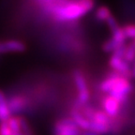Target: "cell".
Returning <instances> with one entry per match:
<instances>
[{
	"label": "cell",
	"mask_w": 135,
	"mask_h": 135,
	"mask_svg": "<svg viewBox=\"0 0 135 135\" xmlns=\"http://www.w3.org/2000/svg\"><path fill=\"white\" fill-rule=\"evenodd\" d=\"M112 16V12L110 11V8L106 6H99V8H97L95 12V19L98 22L100 23H105L109 17Z\"/></svg>",
	"instance_id": "cell-7"
},
{
	"label": "cell",
	"mask_w": 135,
	"mask_h": 135,
	"mask_svg": "<svg viewBox=\"0 0 135 135\" xmlns=\"http://www.w3.org/2000/svg\"><path fill=\"white\" fill-rule=\"evenodd\" d=\"M20 122V127H21V133L23 135H35L29 122L25 117L22 115H18Z\"/></svg>",
	"instance_id": "cell-10"
},
{
	"label": "cell",
	"mask_w": 135,
	"mask_h": 135,
	"mask_svg": "<svg viewBox=\"0 0 135 135\" xmlns=\"http://www.w3.org/2000/svg\"><path fill=\"white\" fill-rule=\"evenodd\" d=\"M54 135H58V134H54Z\"/></svg>",
	"instance_id": "cell-23"
},
{
	"label": "cell",
	"mask_w": 135,
	"mask_h": 135,
	"mask_svg": "<svg viewBox=\"0 0 135 135\" xmlns=\"http://www.w3.org/2000/svg\"><path fill=\"white\" fill-rule=\"evenodd\" d=\"M80 131L70 116H64L54 123L53 135H80Z\"/></svg>",
	"instance_id": "cell-2"
},
{
	"label": "cell",
	"mask_w": 135,
	"mask_h": 135,
	"mask_svg": "<svg viewBox=\"0 0 135 135\" xmlns=\"http://www.w3.org/2000/svg\"><path fill=\"white\" fill-rule=\"evenodd\" d=\"M105 23H106V25H107L108 28L110 29V31H111V33H113V32H114L115 30L119 29V28L121 27L120 25H119V23H117V21H116V19L113 15L111 17H109V19H108Z\"/></svg>",
	"instance_id": "cell-14"
},
{
	"label": "cell",
	"mask_w": 135,
	"mask_h": 135,
	"mask_svg": "<svg viewBox=\"0 0 135 135\" xmlns=\"http://www.w3.org/2000/svg\"><path fill=\"white\" fill-rule=\"evenodd\" d=\"M123 59L127 63L132 64L135 61V46L132 42L126 44L124 50V54H123Z\"/></svg>",
	"instance_id": "cell-9"
},
{
	"label": "cell",
	"mask_w": 135,
	"mask_h": 135,
	"mask_svg": "<svg viewBox=\"0 0 135 135\" xmlns=\"http://www.w3.org/2000/svg\"><path fill=\"white\" fill-rule=\"evenodd\" d=\"M100 109L109 116L111 119L117 117L122 113L123 107L120 102L110 95H102L99 99Z\"/></svg>",
	"instance_id": "cell-3"
},
{
	"label": "cell",
	"mask_w": 135,
	"mask_h": 135,
	"mask_svg": "<svg viewBox=\"0 0 135 135\" xmlns=\"http://www.w3.org/2000/svg\"><path fill=\"white\" fill-rule=\"evenodd\" d=\"M8 127L9 129H11V131L13 132V134H18V133H21V127H20V122H19V118L18 115L16 116H11L8 121Z\"/></svg>",
	"instance_id": "cell-11"
},
{
	"label": "cell",
	"mask_w": 135,
	"mask_h": 135,
	"mask_svg": "<svg viewBox=\"0 0 135 135\" xmlns=\"http://www.w3.org/2000/svg\"><path fill=\"white\" fill-rule=\"evenodd\" d=\"M0 135H14L11 129H9L7 121L0 123Z\"/></svg>",
	"instance_id": "cell-16"
},
{
	"label": "cell",
	"mask_w": 135,
	"mask_h": 135,
	"mask_svg": "<svg viewBox=\"0 0 135 135\" xmlns=\"http://www.w3.org/2000/svg\"><path fill=\"white\" fill-rule=\"evenodd\" d=\"M124 45L125 44H120V43H118L117 41H115V40H113V38H111L108 40H106L105 42H103V44H102L101 48H102V51H103V52L112 55V54H114V52L119 50V49H120L122 46H124Z\"/></svg>",
	"instance_id": "cell-8"
},
{
	"label": "cell",
	"mask_w": 135,
	"mask_h": 135,
	"mask_svg": "<svg viewBox=\"0 0 135 135\" xmlns=\"http://www.w3.org/2000/svg\"><path fill=\"white\" fill-rule=\"evenodd\" d=\"M70 116L72 120L75 122L80 129H90V121H88L86 118L84 117L80 111L75 109H70Z\"/></svg>",
	"instance_id": "cell-6"
},
{
	"label": "cell",
	"mask_w": 135,
	"mask_h": 135,
	"mask_svg": "<svg viewBox=\"0 0 135 135\" xmlns=\"http://www.w3.org/2000/svg\"><path fill=\"white\" fill-rule=\"evenodd\" d=\"M109 67L112 69L113 71L117 72L121 76L131 80L132 78L131 76V65L127 63L124 59L117 55L112 54L109 58Z\"/></svg>",
	"instance_id": "cell-4"
},
{
	"label": "cell",
	"mask_w": 135,
	"mask_h": 135,
	"mask_svg": "<svg viewBox=\"0 0 135 135\" xmlns=\"http://www.w3.org/2000/svg\"><path fill=\"white\" fill-rule=\"evenodd\" d=\"M26 50V44L19 40H8L0 42V54L23 53Z\"/></svg>",
	"instance_id": "cell-5"
},
{
	"label": "cell",
	"mask_w": 135,
	"mask_h": 135,
	"mask_svg": "<svg viewBox=\"0 0 135 135\" xmlns=\"http://www.w3.org/2000/svg\"><path fill=\"white\" fill-rule=\"evenodd\" d=\"M131 76L132 78H135V61L131 64Z\"/></svg>",
	"instance_id": "cell-19"
},
{
	"label": "cell",
	"mask_w": 135,
	"mask_h": 135,
	"mask_svg": "<svg viewBox=\"0 0 135 135\" xmlns=\"http://www.w3.org/2000/svg\"><path fill=\"white\" fill-rule=\"evenodd\" d=\"M8 103V99H7V95L0 89V105L2 104H7Z\"/></svg>",
	"instance_id": "cell-17"
},
{
	"label": "cell",
	"mask_w": 135,
	"mask_h": 135,
	"mask_svg": "<svg viewBox=\"0 0 135 135\" xmlns=\"http://www.w3.org/2000/svg\"><path fill=\"white\" fill-rule=\"evenodd\" d=\"M80 135H99V134H97V133L92 131H89V129H81Z\"/></svg>",
	"instance_id": "cell-18"
},
{
	"label": "cell",
	"mask_w": 135,
	"mask_h": 135,
	"mask_svg": "<svg viewBox=\"0 0 135 135\" xmlns=\"http://www.w3.org/2000/svg\"><path fill=\"white\" fill-rule=\"evenodd\" d=\"M122 29L127 40L128 38H131L132 40H135V23H128L123 26Z\"/></svg>",
	"instance_id": "cell-13"
},
{
	"label": "cell",
	"mask_w": 135,
	"mask_h": 135,
	"mask_svg": "<svg viewBox=\"0 0 135 135\" xmlns=\"http://www.w3.org/2000/svg\"><path fill=\"white\" fill-rule=\"evenodd\" d=\"M125 8H129V14L135 18V0H124Z\"/></svg>",
	"instance_id": "cell-15"
},
{
	"label": "cell",
	"mask_w": 135,
	"mask_h": 135,
	"mask_svg": "<svg viewBox=\"0 0 135 135\" xmlns=\"http://www.w3.org/2000/svg\"><path fill=\"white\" fill-rule=\"evenodd\" d=\"M95 0H64L55 6L49 15L58 23H73L92 11Z\"/></svg>",
	"instance_id": "cell-1"
},
{
	"label": "cell",
	"mask_w": 135,
	"mask_h": 135,
	"mask_svg": "<svg viewBox=\"0 0 135 135\" xmlns=\"http://www.w3.org/2000/svg\"><path fill=\"white\" fill-rule=\"evenodd\" d=\"M132 121H133V123H134V124H135V117L133 118V120H132Z\"/></svg>",
	"instance_id": "cell-21"
},
{
	"label": "cell",
	"mask_w": 135,
	"mask_h": 135,
	"mask_svg": "<svg viewBox=\"0 0 135 135\" xmlns=\"http://www.w3.org/2000/svg\"><path fill=\"white\" fill-rule=\"evenodd\" d=\"M15 135H23L22 133H18V134H15Z\"/></svg>",
	"instance_id": "cell-22"
},
{
	"label": "cell",
	"mask_w": 135,
	"mask_h": 135,
	"mask_svg": "<svg viewBox=\"0 0 135 135\" xmlns=\"http://www.w3.org/2000/svg\"><path fill=\"white\" fill-rule=\"evenodd\" d=\"M12 116V114L8 109V103L0 105V123L6 122Z\"/></svg>",
	"instance_id": "cell-12"
},
{
	"label": "cell",
	"mask_w": 135,
	"mask_h": 135,
	"mask_svg": "<svg viewBox=\"0 0 135 135\" xmlns=\"http://www.w3.org/2000/svg\"><path fill=\"white\" fill-rule=\"evenodd\" d=\"M132 43L134 44V46H135V40H132Z\"/></svg>",
	"instance_id": "cell-20"
}]
</instances>
